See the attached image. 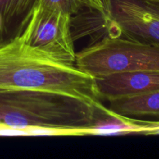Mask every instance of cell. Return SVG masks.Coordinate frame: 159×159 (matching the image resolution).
<instances>
[{
	"instance_id": "cell-11",
	"label": "cell",
	"mask_w": 159,
	"mask_h": 159,
	"mask_svg": "<svg viewBox=\"0 0 159 159\" xmlns=\"http://www.w3.org/2000/svg\"><path fill=\"white\" fill-rule=\"evenodd\" d=\"M29 136H68L72 135L69 131L51 127H31L26 129Z\"/></svg>"
},
{
	"instance_id": "cell-3",
	"label": "cell",
	"mask_w": 159,
	"mask_h": 159,
	"mask_svg": "<svg viewBox=\"0 0 159 159\" xmlns=\"http://www.w3.org/2000/svg\"><path fill=\"white\" fill-rule=\"evenodd\" d=\"M75 65L94 79L130 71L159 72V45L107 34L77 53Z\"/></svg>"
},
{
	"instance_id": "cell-8",
	"label": "cell",
	"mask_w": 159,
	"mask_h": 159,
	"mask_svg": "<svg viewBox=\"0 0 159 159\" xmlns=\"http://www.w3.org/2000/svg\"><path fill=\"white\" fill-rule=\"evenodd\" d=\"M39 0H0V40L17 35Z\"/></svg>"
},
{
	"instance_id": "cell-6",
	"label": "cell",
	"mask_w": 159,
	"mask_h": 159,
	"mask_svg": "<svg viewBox=\"0 0 159 159\" xmlns=\"http://www.w3.org/2000/svg\"><path fill=\"white\" fill-rule=\"evenodd\" d=\"M100 99L111 101L159 90V72L130 71L95 79Z\"/></svg>"
},
{
	"instance_id": "cell-2",
	"label": "cell",
	"mask_w": 159,
	"mask_h": 159,
	"mask_svg": "<svg viewBox=\"0 0 159 159\" xmlns=\"http://www.w3.org/2000/svg\"><path fill=\"white\" fill-rule=\"evenodd\" d=\"M109 108L62 93L40 89H0V126L51 127L85 135Z\"/></svg>"
},
{
	"instance_id": "cell-7",
	"label": "cell",
	"mask_w": 159,
	"mask_h": 159,
	"mask_svg": "<svg viewBox=\"0 0 159 159\" xmlns=\"http://www.w3.org/2000/svg\"><path fill=\"white\" fill-rule=\"evenodd\" d=\"M155 121L141 120L138 118L127 117L113 113L109 109L96 120L94 125L86 130L85 135H121L129 134H145Z\"/></svg>"
},
{
	"instance_id": "cell-1",
	"label": "cell",
	"mask_w": 159,
	"mask_h": 159,
	"mask_svg": "<svg viewBox=\"0 0 159 159\" xmlns=\"http://www.w3.org/2000/svg\"><path fill=\"white\" fill-rule=\"evenodd\" d=\"M0 89H40L101 105L95 79L25 43L19 35L0 42Z\"/></svg>"
},
{
	"instance_id": "cell-9",
	"label": "cell",
	"mask_w": 159,
	"mask_h": 159,
	"mask_svg": "<svg viewBox=\"0 0 159 159\" xmlns=\"http://www.w3.org/2000/svg\"><path fill=\"white\" fill-rule=\"evenodd\" d=\"M110 110L127 117L159 118V90L110 101Z\"/></svg>"
},
{
	"instance_id": "cell-10",
	"label": "cell",
	"mask_w": 159,
	"mask_h": 159,
	"mask_svg": "<svg viewBox=\"0 0 159 159\" xmlns=\"http://www.w3.org/2000/svg\"><path fill=\"white\" fill-rule=\"evenodd\" d=\"M37 5L55 8L71 16L85 12H96L109 16L110 0H39Z\"/></svg>"
},
{
	"instance_id": "cell-12",
	"label": "cell",
	"mask_w": 159,
	"mask_h": 159,
	"mask_svg": "<svg viewBox=\"0 0 159 159\" xmlns=\"http://www.w3.org/2000/svg\"><path fill=\"white\" fill-rule=\"evenodd\" d=\"M156 125L152 127L147 133V135H159V121H157Z\"/></svg>"
},
{
	"instance_id": "cell-4",
	"label": "cell",
	"mask_w": 159,
	"mask_h": 159,
	"mask_svg": "<svg viewBox=\"0 0 159 159\" xmlns=\"http://www.w3.org/2000/svg\"><path fill=\"white\" fill-rule=\"evenodd\" d=\"M17 35L22 40L61 61L75 65L71 16L55 8L36 5Z\"/></svg>"
},
{
	"instance_id": "cell-5",
	"label": "cell",
	"mask_w": 159,
	"mask_h": 159,
	"mask_svg": "<svg viewBox=\"0 0 159 159\" xmlns=\"http://www.w3.org/2000/svg\"><path fill=\"white\" fill-rule=\"evenodd\" d=\"M108 34L159 45V1L110 0Z\"/></svg>"
},
{
	"instance_id": "cell-13",
	"label": "cell",
	"mask_w": 159,
	"mask_h": 159,
	"mask_svg": "<svg viewBox=\"0 0 159 159\" xmlns=\"http://www.w3.org/2000/svg\"><path fill=\"white\" fill-rule=\"evenodd\" d=\"M152 1H159V0H152Z\"/></svg>"
}]
</instances>
